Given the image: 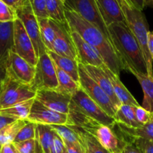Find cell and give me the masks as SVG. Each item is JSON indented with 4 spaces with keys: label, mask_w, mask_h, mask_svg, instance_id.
Wrapping results in <instances>:
<instances>
[{
    "label": "cell",
    "mask_w": 153,
    "mask_h": 153,
    "mask_svg": "<svg viewBox=\"0 0 153 153\" xmlns=\"http://www.w3.org/2000/svg\"><path fill=\"white\" fill-rule=\"evenodd\" d=\"M79 64V83L80 88L92 100L95 102L109 116L114 118L116 112L110 97L100 86L87 74L82 64Z\"/></svg>",
    "instance_id": "obj_7"
},
{
    "label": "cell",
    "mask_w": 153,
    "mask_h": 153,
    "mask_svg": "<svg viewBox=\"0 0 153 153\" xmlns=\"http://www.w3.org/2000/svg\"><path fill=\"white\" fill-rule=\"evenodd\" d=\"M66 151L65 146L62 139L55 132L53 137V143L51 147V153H63Z\"/></svg>",
    "instance_id": "obj_39"
},
{
    "label": "cell",
    "mask_w": 153,
    "mask_h": 153,
    "mask_svg": "<svg viewBox=\"0 0 153 153\" xmlns=\"http://www.w3.org/2000/svg\"><path fill=\"white\" fill-rule=\"evenodd\" d=\"M46 52L56 67L65 72L75 82L79 83V64L77 61L68 57L62 56L52 51L46 50Z\"/></svg>",
    "instance_id": "obj_22"
},
{
    "label": "cell",
    "mask_w": 153,
    "mask_h": 153,
    "mask_svg": "<svg viewBox=\"0 0 153 153\" xmlns=\"http://www.w3.org/2000/svg\"><path fill=\"white\" fill-rule=\"evenodd\" d=\"M37 124L27 121L26 125L18 132L13 143H20L26 140L34 139L36 137Z\"/></svg>",
    "instance_id": "obj_34"
},
{
    "label": "cell",
    "mask_w": 153,
    "mask_h": 153,
    "mask_svg": "<svg viewBox=\"0 0 153 153\" xmlns=\"http://www.w3.org/2000/svg\"><path fill=\"white\" fill-rule=\"evenodd\" d=\"M70 128L77 134L86 153H110L91 134L86 132L79 128Z\"/></svg>",
    "instance_id": "obj_26"
},
{
    "label": "cell",
    "mask_w": 153,
    "mask_h": 153,
    "mask_svg": "<svg viewBox=\"0 0 153 153\" xmlns=\"http://www.w3.org/2000/svg\"><path fill=\"white\" fill-rule=\"evenodd\" d=\"M82 66L85 71L87 73V74L101 88V89L110 97L117 111V109L121 105V103L117 99L116 96L114 93L112 85H111L110 81L108 76H106L104 70L101 67H94V66L91 65H82Z\"/></svg>",
    "instance_id": "obj_17"
},
{
    "label": "cell",
    "mask_w": 153,
    "mask_h": 153,
    "mask_svg": "<svg viewBox=\"0 0 153 153\" xmlns=\"http://www.w3.org/2000/svg\"><path fill=\"white\" fill-rule=\"evenodd\" d=\"M132 74L136 78L143 91L142 107L150 113H153V77L143 73H133Z\"/></svg>",
    "instance_id": "obj_23"
},
{
    "label": "cell",
    "mask_w": 153,
    "mask_h": 153,
    "mask_svg": "<svg viewBox=\"0 0 153 153\" xmlns=\"http://www.w3.org/2000/svg\"><path fill=\"white\" fill-rule=\"evenodd\" d=\"M95 1L107 28L112 23H125L124 15L117 0H95Z\"/></svg>",
    "instance_id": "obj_18"
},
{
    "label": "cell",
    "mask_w": 153,
    "mask_h": 153,
    "mask_svg": "<svg viewBox=\"0 0 153 153\" xmlns=\"http://www.w3.org/2000/svg\"><path fill=\"white\" fill-rule=\"evenodd\" d=\"M55 67L58 84V88L56 90L72 97L80 88V83L75 82L68 74L62 71L61 69H59L56 65Z\"/></svg>",
    "instance_id": "obj_27"
},
{
    "label": "cell",
    "mask_w": 153,
    "mask_h": 153,
    "mask_svg": "<svg viewBox=\"0 0 153 153\" xmlns=\"http://www.w3.org/2000/svg\"><path fill=\"white\" fill-rule=\"evenodd\" d=\"M2 153H19V152L16 149L14 143H10L2 146Z\"/></svg>",
    "instance_id": "obj_44"
},
{
    "label": "cell",
    "mask_w": 153,
    "mask_h": 153,
    "mask_svg": "<svg viewBox=\"0 0 153 153\" xmlns=\"http://www.w3.org/2000/svg\"><path fill=\"white\" fill-rule=\"evenodd\" d=\"M38 18L42 41L46 50L52 51V45L55 40L56 33L50 18Z\"/></svg>",
    "instance_id": "obj_28"
},
{
    "label": "cell",
    "mask_w": 153,
    "mask_h": 153,
    "mask_svg": "<svg viewBox=\"0 0 153 153\" xmlns=\"http://www.w3.org/2000/svg\"><path fill=\"white\" fill-rule=\"evenodd\" d=\"M55 131L50 126L37 124L36 138L38 140L44 153H51Z\"/></svg>",
    "instance_id": "obj_29"
},
{
    "label": "cell",
    "mask_w": 153,
    "mask_h": 153,
    "mask_svg": "<svg viewBox=\"0 0 153 153\" xmlns=\"http://www.w3.org/2000/svg\"><path fill=\"white\" fill-rule=\"evenodd\" d=\"M86 132L94 136L110 153H122L128 144L122 137L115 134L112 128L103 124L98 123Z\"/></svg>",
    "instance_id": "obj_13"
},
{
    "label": "cell",
    "mask_w": 153,
    "mask_h": 153,
    "mask_svg": "<svg viewBox=\"0 0 153 153\" xmlns=\"http://www.w3.org/2000/svg\"><path fill=\"white\" fill-rule=\"evenodd\" d=\"M14 50V22H0V65L5 67Z\"/></svg>",
    "instance_id": "obj_19"
},
{
    "label": "cell",
    "mask_w": 153,
    "mask_h": 153,
    "mask_svg": "<svg viewBox=\"0 0 153 153\" xmlns=\"http://www.w3.org/2000/svg\"><path fill=\"white\" fill-rule=\"evenodd\" d=\"M64 143L68 153H86L82 145L75 144L67 141H64Z\"/></svg>",
    "instance_id": "obj_40"
},
{
    "label": "cell",
    "mask_w": 153,
    "mask_h": 153,
    "mask_svg": "<svg viewBox=\"0 0 153 153\" xmlns=\"http://www.w3.org/2000/svg\"><path fill=\"white\" fill-rule=\"evenodd\" d=\"M50 19L60 23H67L64 14V3L62 0H45Z\"/></svg>",
    "instance_id": "obj_31"
},
{
    "label": "cell",
    "mask_w": 153,
    "mask_h": 153,
    "mask_svg": "<svg viewBox=\"0 0 153 153\" xmlns=\"http://www.w3.org/2000/svg\"><path fill=\"white\" fill-rule=\"evenodd\" d=\"M116 126L123 136L128 138V143H132L134 139L138 138L153 142V113L152 119L140 128H129L117 123Z\"/></svg>",
    "instance_id": "obj_20"
},
{
    "label": "cell",
    "mask_w": 153,
    "mask_h": 153,
    "mask_svg": "<svg viewBox=\"0 0 153 153\" xmlns=\"http://www.w3.org/2000/svg\"><path fill=\"white\" fill-rule=\"evenodd\" d=\"M122 153H142V151L134 143H128Z\"/></svg>",
    "instance_id": "obj_42"
},
{
    "label": "cell",
    "mask_w": 153,
    "mask_h": 153,
    "mask_svg": "<svg viewBox=\"0 0 153 153\" xmlns=\"http://www.w3.org/2000/svg\"><path fill=\"white\" fill-rule=\"evenodd\" d=\"M58 85L55 64L47 52H45L38 58L31 88L35 91L44 89L56 90Z\"/></svg>",
    "instance_id": "obj_9"
},
{
    "label": "cell",
    "mask_w": 153,
    "mask_h": 153,
    "mask_svg": "<svg viewBox=\"0 0 153 153\" xmlns=\"http://www.w3.org/2000/svg\"><path fill=\"white\" fill-rule=\"evenodd\" d=\"M102 69L104 70L106 76L109 78L112 88H113L114 93H115L117 99L120 102L121 105L127 104L131 105L134 106L140 105L137 101L134 99V97L131 95V94L128 91L127 88L124 87V85L122 83L118 76L112 73L111 70L106 67V66L102 67Z\"/></svg>",
    "instance_id": "obj_21"
},
{
    "label": "cell",
    "mask_w": 153,
    "mask_h": 153,
    "mask_svg": "<svg viewBox=\"0 0 153 153\" xmlns=\"http://www.w3.org/2000/svg\"><path fill=\"white\" fill-rule=\"evenodd\" d=\"M63 153H68V152H67V150H66V151H64V152H63Z\"/></svg>",
    "instance_id": "obj_51"
},
{
    "label": "cell",
    "mask_w": 153,
    "mask_h": 153,
    "mask_svg": "<svg viewBox=\"0 0 153 153\" xmlns=\"http://www.w3.org/2000/svg\"><path fill=\"white\" fill-rule=\"evenodd\" d=\"M114 120L117 123L129 128H140L142 126L138 122L135 115L134 106L131 105H121L116 112Z\"/></svg>",
    "instance_id": "obj_24"
},
{
    "label": "cell",
    "mask_w": 153,
    "mask_h": 153,
    "mask_svg": "<svg viewBox=\"0 0 153 153\" xmlns=\"http://www.w3.org/2000/svg\"><path fill=\"white\" fill-rule=\"evenodd\" d=\"M64 14L70 29L77 32L84 40L100 54L105 65L112 73L119 76L120 72L124 68L111 40L97 27L82 19L76 12L65 7Z\"/></svg>",
    "instance_id": "obj_1"
},
{
    "label": "cell",
    "mask_w": 153,
    "mask_h": 153,
    "mask_svg": "<svg viewBox=\"0 0 153 153\" xmlns=\"http://www.w3.org/2000/svg\"><path fill=\"white\" fill-rule=\"evenodd\" d=\"M56 37L52 45V52L62 56L77 61V53L72 39L70 29L67 23H60L51 19Z\"/></svg>",
    "instance_id": "obj_12"
},
{
    "label": "cell",
    "mask_w": 153,
    "mask_h": 153,
    "mask_svg": "<svg viewBox=\"0 0 153 153\" xmlns=\"http://www.w3.org/2000/svg\"><path fill=\"white\" fill-rule=\"evenodd\" d=\"M3 83V82H2ZM2 83H0V92L2 91Z\"/></svg>",
    "instance_id": "obj_48"
},
{
    "label": "cell",
    "mask_w": 153,
    "mask_h": 153,
    "mask_svg": "<svg viewBox=\"0 0 153 153\" xmlns=\"http://www.w3.org/2000/svg\"><path fill=\"white\" fill-rule=\"evenodd\" d=\"M56 133L64 141L69 142L75 144H81L80 139L78 137L77 134L65 125H51L50 126Z\"/></svg>",
    "instance_id": "obj_32"
},
{
    "label": "cell",
    "mask_w": 153,
    "mask_h": 153,
    "mask_svg": "<svg viewBox=\"0 0 153 153\" xmlns=\"http://www.w3.org/2000/svg\"><path fill=\"white\" fill-rule=\"evenodd\" d=\"M2 1L5 2L8 5H9L12 8L14 9L15 10H16L23 5L26 0H2Z\"/></svg>",
    "instance_id": "obj_41"
},
{
    "label": "cell",
    "mask_w": 153,
    "mask_h": 153,
    "mask_svg": "<svg viewBox=\"0 0 153 153\" xmlns=\"http://www.w3.org/2000/svg\"><path fill=\"white\" fill-rule=\"evenodd\" d=\"M70 104L82 114L99 123L106 126L111 128L116 125V122L114 118L109 116L81 89V88L71 97Z\"/></svg>",
    "instance_id": "obj_4"
},
{
    "label": "cell",
    "mask_w": 153,
    "mask_h": 153,
    "mask_svg": "<svg viewBox=\"0 0 153 153\" xmlns=\"http://www.w3.org/2000/svg\"><path fill=\"white\" fill-rule=\"evenodd\" d=\"M72 39L77 53V62L82 65L104 67L105 65L100 54L90 46L77 32L70 30Z\"/></svg>",
    "instance_id": "obj_16"
},
{
    "label": "cell",
    "mask_w": 153,
    "mask_h": 153,
    "mask_svg": "<svg viewBox=\"0 0 153 153\" xmlns=\"http://www.w3.org/2000/svg\"><path fill=\"white\" fill-rule=\"evenodd\" d=\"M14 52L35 67L38 58L34 52L31 39L19 19L14 21Z\"/></svg>",
    "instance_id": "obj_11"
},
{
    "label": "cell",
    "mask_w": 153,
    "mask_h": 153,
    "mask_svg": "<svg viewBox=\"0 0 153 153\" xmlns=\"http://www.w3.org/2000/svg\"><path fill=\"white\" fill-rule=\"evenodd\" d=\"M19 153H44L43 149L37 138L20 143H13Z\"/></svg>",
    "instance_id": "obj_33"
},
{
    "label": "cell",
    "mask_w": 153,
    "mask_h": 153,
    "mask_svg": "<svg viewBox=\"0 0 153 153\" xmlns=\"http://www.w3.org/2000/svg\"><path fill=\"white\" fill-rule=\"evenodd\" d=\"M62 1H63V2H64H64H65V1H67V0H62Z\"/></svg>",
    "instance_id": "obj_50"
},
{
    "label": "cell",
    "mask_w": 153,
    "mask_h": 153,
    "mask_svg": "<svg viewBox=\"0 0 153 153\" xmlns=\"http://www.w3.org/2000/svg\"><path fill=\"white\" fill-rule=\"evenodd\" d=\"M134 111L138 122L142 125L148 123L152 117V113L148 112L140 105L134 106Z\"/></svg>",
    "instance_id": "obj_37"
},
{
    "label": "cell",
    "mask_w": 153,
    "mask_h": 153,
    "mask_svg": "<svg viewBox=\"0 0 153 153\" xmlns=\"http://www.w3.org/2000/svg\"><path fill=\"white\" fill-rule=\"evenodd\" d=\"M124 15L125 24L139 43L146 65L147 75L153 77V59L148 48V24L142 10L135 7L129 0H117Z\"/></svg>",
    "instance_id": "obj_3"
},
{
    "label": "cell",
    "mask_w": 153,
    "mask_h": 153,
    "mask_svg": "<svg viewBox=\"0 0 153 153\" xmlns=\"http://www.w3.org/2000/svg\"><path fill=\"white\" fill-rule=\"evenodd\" d=\"M28 1L37 17L49 18L46 9L45 0H28Z\"/></svg>",
    "instance_id": "obj_36"
},
{
    "label": "cell",
    "mask_w": 153,
    "mask_h": 153,
    "mask_svg": "<svg viewBox=\"0 0 153 153\" xmlns=\"http://www.w3.org/2000/svg\"><path fill=\"white\" fill-rule=\"evenodd\" d=\"M17 19L16 12L14 9L0 0V22H14Z\"/></svg>",
    "instance_id": "obj_35"
},
{
    "label": "cell",
    "mask_w": 153,
    "mask_h": 153,
    "mask_svg": "<svg viewBox=\"0 0 153 153\" xmlns=\"http://www.w3.org/2000/svg\"><path fill=\"white\" fill-rule=\"evenodd\" d=\"M148 48L149 53L153 59V31H149L148 34Z\"/></svg>",
    "instance_id": "obj_45"
},
{
    "label": "cell",
    "mask_w": 153,
    "mask_h": 153,
    "mask_svg": "<svg viewBox=\"0 0 153 153\" xmlns=\"http://www.w3.org/2000/svg\"><path fill=\"white\" fill-rule=\"evenodd\" d=\"M7 76L24 85L31 86L35 75V67L11 51L5 65Z\"/></svg>",
    "instance_id": "obj_10"
},
{
    "label": "cell",
    "mask_w": 153,
    "mask_h": 153,
    "mask_svg": "<svg viewBox=\"0 0 153 153\" xmlns=\"http://www.w3.org/2000/svg\"><path fill=\"white\" fill-rule=\"evenodd\" d=\"M15 120L14 118L10 117H6V116H3V115L0 114V131L3 128L6 126L9 125L11 123L14 122Z\"/></svg>",
    "instance_id": "obj_43"
},
{
    "label": "cell",
    "mask_w": 153,
    "mask_h": 153,
    "mask_svg": "<svg viewBox=\"0 0 153 153\" xmlns=\"http://www.w3.org/2000/svg\"><path fill=\"white\" fill-rule=\"evenodd\" d=\"M64 7L76 12L82 19L97 27L111 40L108 28L102 19L95 0H67Z\"/></svg>",
    "instance_id": "obj_8"
},
{
    "label": "cell",
    "mask_w": 153,
    "mask_h": 153,
    "mask_svg": "<svg viewBox=\"0 0 153 153\" xmlns=\"http://www.w3.org/2000/svg\"><path fill=\"white\" fill-rule=\"evenodd\" d=\"M36 91L31 86L6 78L0 92V110L11 107L17 103L35 97Z\"/></svg>",
    "instance_id": "obj_5"
},
{
    "label": "cell",
    "mask_w": 153,
    "mask_h": 153,
    "mask_svg": "<svg viewBox=\"0 0 153 153\" xmlns=\"http://www.w3.org/2000/svg\"><path fill=\"white\" fill-rule=\"evenodd\" d=\"M34 101V98L30 99V100H26L22 102L17 103L11 107L2 109L0 110V114L14 118L15 120L27 121Z\"/></svg>",
    "instance_id": "obj_25"
},
{
    "label": "cell",
    "mask_w": 153,
    "mask_h": 153,
    "mask_svg": "<svg viewBox=\"0 0 153 153\" xmlns=\"http://www.w3.org/2000/svg\"><path fill=\"white\" fill-rule=\"evenodd\" d=\"M7 78V71L5 67L0 65V83H2Z\"/></svg>",
    "instance_id": "obj_47"
},
{
    "label": "cell",
    "mask_w": 153,
    "mask_h": 153,
    "mask_svg": "<svg viewBox=\"0 0 153 153\" xmlns=\"http://www.w3.org/2000/svg\"><path fill=\"white\" fill-rule=\"evenodd\" d=\"M113 47L125 70L147 74L146 65L139 43L127 25L122 22L108 26Z\"/></svg>",
    "instance_id": "obj_2"
},
{
    "label": "cell",
    "mask_w": 153,
    "mask_h": 153,
    "mask_svg": "<svg viewBox=\"0 0 153 153\" xmlns=\"http://www.w3.org/2000/svg\"><path fill=\"white\" fill-rule=\"evenodd\" d=\"M68 114L48 108L34 99L27 121L40 125H66Z\"/></svg>",
    "instance_id": "obj_14"
},
{
    "label": "cell",
    "mask_w": 153,
    "mask_h": 153,
    "mask_svg": "<svg viewBox=\"0 0 153 153\" xmlns=\"http://www.w3.org/2000/svg\"><path fill=\"white\" fill-rule=\"evenodd\" d=\"M34 99L54 111L64 114H68L71 96L56 90L44 89L36 91Z\"/></svg>",
    "instance_id": "obj_15"
},
{
    "label": "cell",
    "mask_w": 153,
    "mask_h": 153,
    "mask_svg": "<svg viewBox=\"0 0 153 153\" xmlns=\"http://www.w3.org/2000/svg\"><path fill=\"white\" fill-rule=\"evenodd\" d=\"M27 121L16 120L14 122L6 126L0 131V145H4L13 143L15 137L21 128L26 125Z\"/></svg>",
    "instance_id": "obj_30"
},
{
    "label": "cell",
    "mask_w": 153,
    "mask_h": 153,
    "mask_svg": "<svg viewBox=\"0 0 153 153\" xmlns=\"http://www.w3.org/2000/svg\"><path fill=\"white\" fill-rule=\"evenodd\" d=\"M2 146L0 145V153H2Z\"/></svg>",
    "instance_id": "obj_49"
},
{
    "label": "cell",
    "mask_w": 153,
    "mask_h": 153,
    "mask_svg": "<svg viewBox=\"0 0 153 153\" xmlns=\"http://www.w3.org/2000/svg\"><path fill=\"white\" fill-rule=\"evenodd\" d=\"M17 18L22 22L26 31L32 42L34 52L38 58L46 52V49L42 41L40 28L37 16L34 14L28 0H26L23 5L16 10Z\"/></svg>",
    "instance_id": "obj_6"
},
{
    "label": "cell",
    "mask_w": 153,
    "mask_h": 153,
    "mask_svg": "<svg viewBox=\"0 0 153 153\" xmlns=\"http://www.w3.org/2000/svg\"><path fill=\"white\" fill-rule=\"evenodd\" d=\"M142 153H153V142L144 139H134L132 141Z\"/></svg>",
    "instance_id": "obj_38"
},
{
    "label": "cell",
    "mask_w": 153,
    "mask_h": 153,
    "mask_svg": "<svg viewBox=\"0 0 153 153\" xmlns=\"http://www.w3.org/2000/svg\"><path fill=\"white\" fill-rule=\"evenodd\" d=\"M136 7H137L140 10H142L143 8L145 7L144 5V0H129Z\"/></svg>",
    "instance_id": "obj_46"
}]
</instances>
